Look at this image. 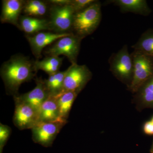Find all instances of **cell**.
Here are the masks:
<instances>
[{
	"label": "cell",
	"instance_id": "cell-1",
	"mask_svg": "<svg viewBox=\"0 0 153 153\" xmlns=\"http://www.w3.org/2000/svg\"><path fill=\"white\" fill-rule=\"evenodd\" d=\"M37 71L34 61L22 55H14L3 63L0 74L5 85L6 93L15 97L22 83L29 82L36 76Z\"/></svg>",
	"mask_w": 153,
	"mask_h": 153
},
{
	"label": "cell",
	"instance_id": "cell-2",
	"mask_svg": "<svg viewBox=\"0 0 153 153\" xmlns=\"http://www.w3.org/2000/svg\"><path fill=\"white\" fill-rule=\"evenodd\" d=\"M101 7L100 2L97 1L83 10L75 13L71 33L82 39L92 34L101 22Z\"/></svg>",
	"mask_w": 153,
	"mask_h": 153
},
{
	"label": "cell",
	"instance_id": "cell-3",
	"mask_svg": "<svg viewBox=\"0 0 153 153\" xmlns=\"http://www.w3.org/2000/svg\"><path fill=\"white\" fill-rule=\"evenodd\" d=\"M48 12L50 31L58 33H71L75 12L71 5L50 4Z\"/></svg>",
	"mask_w": 153,
	"mask_h": 153
},
{
	"label": "cell",
	"instance_id": "cell-4",
	"mask_svg": "<svg viewBox=\"0 0 153 153\" xmlns=\"http://www.w3.org/2000/svg\"><path fill=\"white\" fill-rule=\"evenodd\" d=\"M131 55L133 74L129 88L132 92L137 93L143 84L153 75V58L135 50Z\"/></svg>",
	"mask_w": 153,
	"mask_h": 153
},
{
	"label": "cell",
	"instance_id": "cell-5",
	"mask_svg": "<svg viewBox=\"0 0 153 153\" xmlns=\"http://www.w3.org/2000/svg\"><path fill=\"white\" fill-rule=\"evenodd\" d=\"M82 40L71 33L69 36L59 38L45 50L44 54L47 56L57 57L63 55L68 58L71 64L76 63Z\"/></svg>",
	"mask_w": 153,
	"mask_h": 153
},
{
	"label": "cell",
	"instance_id": "cell-6",
	"mask_svg": "<svg viewBox=\"0 0 153 153\" xmlns=\"http://www.w3.org/2000/svg\"><path fill=\"white\" fill-rule=\"evenodd\" d=\"M109 63L113 74L122 81L128 83L129 87L133 74V63L127 45L111 57Z\"/></svg>",
	"mask_w": 153,
	"mask_h": 153
},
{
	"label": "cell",
	"instance_id": "cell-7",
	"mask_svg": "<svg viewBox=\"0 0 153 153\" xmlns=\"http://www.w3.org/2000/svg\"><path fill=\"white\" fill-rule=\"evenodd\" d=\"M92 73L86 65L71 64L67 69L64 82V91H73L79 94L91 79Z\"/></svg>",
	"mask_w": 153,
	"mask_h": 153
},
{
	"label": "cell",
	"instance_id": "cell-8",
	"mask_svg": "<svg viewBox=\"0 0 153 153\" xmlns=\"http://www.w3.org/2000/svg\"><path fill=\"white\" fill-rule=\"evenodd\" d=\"M15 109L13 123L19 130L32 129L39 122L38 113L30 105L14 97Z\"/></svg>",
	"mask_w": 153,
	"mask_h": 153
},
{
	"label": "cell",
	"instance_id": "cell-9",
	"mask_svg": "<svg viewBox=\"0 0 153 153\" xmlns=\"http://www.w3.org/2000/svg\"><path fill=\"white\" fill-rule=\"evenodd\" d=\"M66 123L63 121L39 122L31 129L32 139L44 147H52L57 134Z\"/></svg>",
	"mask_w": 153,
	"mask_h": 153
},
{
	"label": "cell",
	"instance_id": "cell-10",
	"mask_svg": "<svg viewBox=\"0 0 153 153\" xmlns=\"http://www.w3.org/2000/svg\"><path fill=\"white\" fill-rule=\"evenodd\" d=\"M72 33H58L53 32H41L33 35H27L26 38L30 44L33 55L37 60L42 57L43 49L53 44L59 38L69 36Z\"/></svg>",
	"mask_w": 153,
	"mask_h": 153
},
{
	"label": "cell",
	"instance_id": "cell-11",
	"mask_svg": "<svg viewBox=\"0 0 153 153\" xmlns=\"http://www.w3.org/2000/svg\"><path fill=\"white\" fill-rule=\"evenodd\" d=\"M36 82V87L33 90L27 93L19 94L16 96L33 107L39 114L41 105L50 96L44 79L37 77Z\"/></svg>",
	"mask_w": 153,
	"mask_h": 153
},
{
	"label": "cell",
	"instance_id": "cell-12",
	"mask_svg": "<svg viewBox=\"0 0 153 153\" xmlns=\"http://www.w3.org/2000/svg\"><path fill=\"white\" fill-rule=\"evenodd\" d=\"M25 1L3 0L0 20L2 23L11 24L19 28V19Z\"/></svg>",
	"mask_w": 153,
	"mask_h": 153
},
{
	"label": "cell",
	"instance_id": "cell-13",
	"mask_svg": "<svg viewBox=\"0 0 153 153\" xmlns=\"http://www.w3.org/2000/svg\"><path fill=\"white\" fill-rule=\"evenodd\" d=\"M19 25V29L27 35H34L45 30L50 31L49 20L43 18L21 16Z\"/></svg>",
	"mask_w": 153,
	"mask_h": 153
},
{
	"label": "cell",
	"instance_id": "cell-14",
	"mask_svg": "<svg viewBox=\"0 0 153 153\" xmlns=\"http://www.w3.org/2000/svg\"><path fill=\"white\" fill-rule=\"evenodd\" d=\"M39 122L63 121L60 118L56 98L50 96L41 105L39 111Z\"/></svg>",
	"mask_w": 153,
	"mask_h": 153
},
{
	"label": "cell",
	"instance_id": "cell-15",
	"mask_svg": "<svg viewBox=\"0 0 153 153\" xmlns=\"http://www.w3.org/2000/svg\"><path fill=\"white\" fill-rule=\"evenodd\" d=\"M119 7L122 13L131 12L143 16H147L151 12L145 0H115L110 1Z\"/></svg>",
	"mask_w": 153,
	"mask_h": 153
},
{
	"label": "cell",
	"instance_id": "cell-16",
	"mask_svg": "<svg viewBox=\"0 0 153 153\" xmlns=\"http://www.w3.org/2000/svg\"><path fill=\"white\" fill-rule=\"evenodd\" d=\"M78 94L75 91H66L55 97L60 118L63 120L67 121L72 105Z\"/></svg>",
	"mask_w": 153,
	"mask_h": 153
},
{
	"label": "cell",
	"instance_id": "cell-17",
	"mask_svg": "<svg viewBox=\"0 0 153 153\" xmlns=\"http://www.w3.org/2000/svg\"><path fill=\"white\" fill-rule=\"evenodd\" d=\"M63 58L54 56H47L41 60L34 61V66L36 71L42 70L49 75H52L60 71Z\"/></svg>",
	"mask_w": 153,
	"mask_h": 153
},
{
	"label": "cell",
	"instance_id": "cell-18",
	"mask_svg": "<svg viewBox=\"0 0 153 153\" xmlns=\"http://www.w3.org/2000/svg\"><path fill=\"white\" fill-rule=\"evenodd\" d=\"M67 69L63 71L49 75L48 79H44L50 96L57 97L63 93L64 90V82Z\"/></svg>",
	"mask_w": 153,
	"mask_h": 153
},
{
	"label": "cell",
	"instance_id": "cell-19",
	"mask_svg": "<svg viewBox=\"0 0 153 153\" xmlns=\"http://www.w3.org/2000/svg\"><path fill=\"white\" fill-rule=\"evenodd\" d=\"M132 48L153 58V30L145 32Z\"/></svg>",
	"mask_w": 153,
	"mask_h": 153
},
{
	"label": "cell",
	"instance_id": "cell-20",
	"mask_svg": "<svg viewBox=\"0 0 153 153\" xmlns=\"http://www.w3.org/2000/svg\"><path fill=\"white\" fill-rule=\"evenodd\" d=\"M137 93L142 102L146 106L153 107V75L143 84Z\"/></svg>",
	"mask_w": 153,
	"mask_h": 153
},
{
	"label": "cell",
	"instance_id": "cell-21",
	"mask_svg": "<svg viewBox=\"0 0 153 153\" xmlns=\"http://www.w3.org/2000/svg\"><path fill=\"white\" fill-rule=\"evenodd\" d=\"M12 132V130L8 126L1 123L0 125V153H3L5 146Z\"/></svg>",
	"mask_w": 153,
	"mask_h": 153
},
{
	"label": "cell",
	"instance_id": "cell-22",
	"mask_svg": "<svg viewBox=\"0 0 153 153\" xmlns=\"http://www.w3.org/2000/svg\"><path fill=\"white\" fill-rule=\"evenodd\" d=\"M97 1L95 0H71V5L75 13L86 9Z\"/></svg>",
	"mask_w": 153,
	"mask_h": 153
},
{
	"label": "cell",
	"instance_id": "cell-23",
	"mask_svg": "<svg viewBox=\"0 0 153 153\" xmlns=\"http://www.w3.org/2000/svg\"><path fill=\"white\" fill-rule=\"evenodd\" d=\"M144 132L149 135H153V123L152 120L146 122L143 126Z\"/></svg>",
	"mask_w": 153,
	"mask_h": 153
},
{
	"label": "cell",
	"instance_id": "cell-24",
	"mask_svg": "<svg viewBox=\"0 0 153 153\" xmlns=\"http://www.w3.org/2000/svg\"><path fill=\"white\" fill-rule=\"evenodd\" d=\"M71 0H50L47 1L50 4L57 5L71 4Z\"/></svg>",
	"mask_w": 153,
	"mask_h": 153
},
{
	"label": "cell",
	"instance_id": "cell-25",
	"mask_svg": "<svg viewBox=\"0 0 153 153\" xmlns=\"http://www.w3.org/2000/svg\"><path fill=\"white\" fill-rule=\"evenodd\" d=\"M151 152H152V153H153V145L152 146V150H151Z\"/></svg>",
	"mask_w": 153,
	"mask_h": 153
},
{
	"label": "cell",
	"instance_id": "cell-26",
	"mask_svg": "<svg viewBox=\"0 0 153 153\" xmlns=\"http://www.w3.org/2000/svg\"><path fill=\"white\" fill-rule=\"evenodd\" d=\"M152 122L153 123V117L152 118Z\"/></svg>",
	"mask_w": 153,
	"mask_h": 153
}]
</instances>
